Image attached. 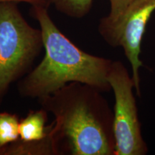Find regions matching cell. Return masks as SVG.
<instances>
[{
    "instance_id": "cell-10",
    "label": "cell",
    "mask_w": 155,
    "mask_h": 155,
    "mask_svg": "<svg viewBox=\"0 0 155 155\" xmlns=\"http://www.w3.org/2000/svg\"><path fill=\"white\" fill-rule=\"evenodd\" d=\"M111 9L109 15L104 17L101 21L105 23H114L121 17L131 5L133 0H109Z\"/></svg>"
},
{
    "instance_id": "cell-7",
    "label": "cell",
    "mask_w": 155,
    "mask_h": 155,
    "mask_svg": "<svg viewBox=\"0 0 155 155\" xmlns=\"http://www.w3.org/2000/svg\"><path fill=\"white\" fill-rule=\"evenodd\" d=\"M48 112L41 108L30 111L19 121V139L22 141H37L45 138L50 134L51 124L46 125Z\"/></svg>"
},
{
    "instance_id": "cell-8",
    "label": "cell",
    "mask_w": 155,
    "mask_h": 155,
    "mask_svg": "<svg viewBox=\"0 0 155 155\" xmlns=\"http://www.w3.org/2000/svg\"><path fill=\"white\" fill-rule=\"evenodd\" d=\"M19 121L17 114L0 113V150L19 139Z\"/></svg>"
},
{
    "instance_id": "cell-4",
    "label": "cell",
    "mask_w": 155,
    "mask_h": 155,
    "mask_svg": "<svg viewBox=\"0 0 155 155\" xmlns=\"http://www.w3.org/2000/svg\"><path fill=\"white\" fill-rule=\"evenodd\" d=\"M108 81L115 97L113 131L114 155H142L147 147L141 137L133 88L134 83L119 61L112 63Z\"/></svg>"
},
{
    "instance_id": "cell-11",
    "label": "cell",
    "mask_w": 155,
    "mask_h": 155,
    "mask_svg": "<svg viewBox=\"0 0 155 155\" xmlns=\"http://www.w3.org/2000/svg\"><path fill=\"white\" fill-rule=\"evenodd\" d=\"M25 2L30 4L32 7H47L51 5L50 0H0V3L2 2Z\"/></svg>"
},
{
    "instance_id": "cell-2",
    "label": "cell",
    "mask_w": 155,
    "mask_h": 155,
    "mask_svg": "<svg viewBox=\"0 0 155 155\" xmlns=\"http://www.w3.org/2000/svg\"><path fill=\"white\" fill-rule=\"evenodd\" d=\"M31 13L42 31L45 56L19 81L21 96L40 98L72 82L85 83L100 91L111 89L108 77L113 61L77 47L58 28L47 7H32Z\"/></svg>"
},
{
    "instance_id": "cell-5",
    "label": "cell",
    "mask_w": 155,
    "mask_h": 155,
    "mask_svg": "<svg viewBox=\"0 0 155 155\" xmlns=\"http://www.w3.org/2000/svg\"><path fill=\"white\" fill-rule=\"evenodd\" d=\"M155 10V0H133L124 15L114 23L101 21L98 30L103 38L113 47L123 48L132 70L134 88L139 95V71L142 63L139 55L145 28Z\"/></svg>"
},
{
    "instance_id": "cell-1",
    "label": "cell",
    "mask_w": 155,
    "mask_h": 155,
    "mask_svg": "<svg viewBox=\"0 0 155 155\" xmlns=\"http://www.w3.org/2000/svg\"><path fill=\"white\" fill-rule=\"evenodd\" d=\"M100 91L79 82L68 83L38 98L52 114L58 155H114L113 119Z\"/></svg>"
},
{
    "instance_id": "cell-6",
    "label": "cell",
    "mask_w": 155,
    "mask_h": 155,
    "mask_svg": "<svg viewBox=\"0 0 155 155\" xmlns=\"http://www.w3.org/2000/svg\"><path fill=\"white\" fill-rule=\"evenodd\" d=\"M52 127L45 138L37 141H22L19 139L2 149L0 155H58Z\"/></svg>"
},
{
    "instance_id": "cell-3",
    "label": "cell",
    "mask_w": 155,
    "mask_h": 155,
    "mask_svg": "<svg viewBox=\"0 0 155 155\" xmlns=\"http://www.w3.org/2000/svg\"><path fill=\"white\" fill-rule=\"evenodd\" d=\"M42 48L41 30L25 20L17 3H0V104L12 83L25 75Z\"/></svg>"
},
{
    "instance_id": "cell-9",
    "label": "cell",
    "mask_w": 155,
    "mask_h": 155,
    "mask_svg": "<svg viewBox=\"0 0 155 155\" xmlns=\"http://www.w3.org/2000/svg\"><path fill=\"white\" fill-rule=\"evenodd\" d=\"M51 5L63 15L73 18L85 17L91 9L94 0H50Z\"/></svg>"
}]
</instances>
